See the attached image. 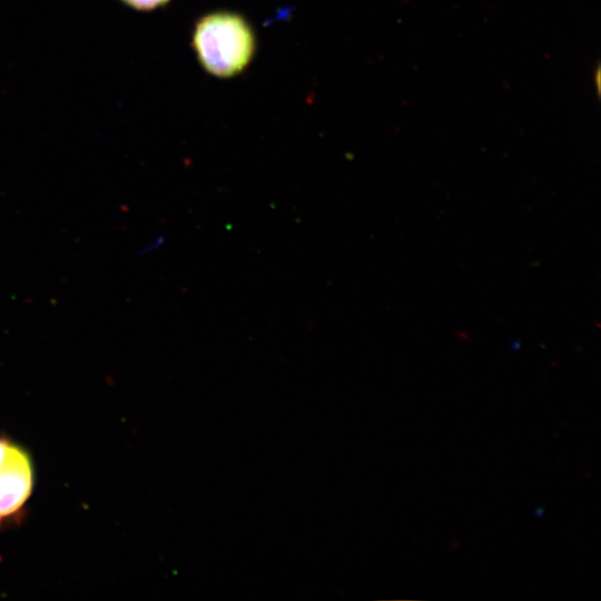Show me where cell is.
Listing matches in <instances>:
<instances>
[{"label":"cell","instance_id":"obj_1","mask_svg":"<svg viewBox=\"0 0 601 601\" xmlns=\"http://www.w3.org/2000/svg\"><path fill=\"white\" fill-rule=\"evenodd\" d=\"M193 47L209 73L227 78L247 67L255 51V37L242 16L215 12L197 22Z\"/></svg>","mask_w":601,"mask_h":601},{"label":"cell","instance_id":"obj_2","mask_svg":"<svg viewBox=\"0 0 601 601\" xmlns=\"http://www.w3.org/2000/svg\"><path fill=\"white\" fill-rule=\"evenodd\" d=\"M32 482L29 455L16 444L0 440V521L24 504Z\"/></svg>","mask_w":601,"mask_h":601},{"label":"cell","instance_id":"obj_3","mask_svg":"<svg viewBox=\"0 0 601 601\" xmlns=\"http://www.w3.org/2000/svg\"><path fill=\"white\" fill-rule=\"evenodd\" d=\"M124 4L129 6L136 10L149 11L165 6L170 0H120Z\"/></svg>","mask_w":601,"mask_h":601}]
</instances>
